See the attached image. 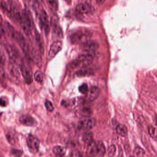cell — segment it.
I'll return each mask as SVG.
<instances>
[{
	"label": "cell",
	"mask_w": 157,
	"mask_h": 157,
	"mask_svg": "<svg viewBox=\"0 0 157 157\" xmlns=\"http://www.w3.org/2000/svg\"><path fill=\"white\" fill-rule=\"evenodd\" d=\"M91 36L92 33L90 31L85 28H80L71 32L69 38L71 44L81 45L90 40Z\"/></svg>",
	"instance_id": "1"
},
{
	"label": "cell",
	"mask_w": 157,
	"mask_h": 157,
	"mask_svg": "<svg viewBox=\"0 0 157 157\" xmlns=\"http://www.w3.org/2000/svg\"><path fill=\"white\" fill-rule=\"evenodd\" d=\"M106 152L105 146L101 141L93 140L87 146L86 154L90 157H103Z\"/></svg>",
	"instance_id": "2"
},
{
	"label": "cell",
	"mask_w": 157,
	"mask_h": 157,
	"mask_svg": "<svg viewBox=\"0 0 157 157\" xmlns=\"http://www.w3.org/2000/svg\"><path fill=\"white\" fill-rule=\"evenodd\" d=\"M33 19L31 13L26 9L22 10L19 23L21 26L24 32L27 36L31 33Z\"/></svg>",
	"instance_id": "3"
},
{
	"label": "cell",
	"mask_w": 157,
	"mask_h": 157,
	"mask_svg": "<svg viewBox=\"0 0 157 157\" xmlns=\"http://www.w3.org/2000/svg\"><path fill=\"white\" fill-rule=\"evenodd\" d=\"M39 10V9L36 11L37 13L36 16L38 19V23L41 29H44L45 34L47 36L50 31V24L49 22V16L44 9H40V12H38Z\"/></svg>",
	"instance_id": "4"
},
{
	"label": "cell",
	"mask_w": 157,
	"mask_h": 157,
	"mask_svg": "<svg viewBox=\"0 0 157 157\" xmlns=\"http://www.w3.org/2000/svg\"><path fill=\"white\" fill-rule=\"evenodd\" d=\"M93 60V57L91 54H83L80 55L78 58L73 61L71 63L70 66L72 68L81 66L82 67H87L91 64Z\"/></svg>",
	"instance_id": "5"
},
{
	"label": "cell",
	"mask_w": 157,
	"mask_h": 157,
	"mask_svg": "<svg viewBox=\"0 0 157 157\" xmlns=\"http://www.w3.org/2000/svg\"><path fill=\"white\" fill-rule=\"evenodd\" d=\"M96 120L95 118L90 117H86L79 121L78 128V130L81 131H89L93 128L96 126Z\"/></svg>",
	"instance_id": "6"
},
{
	"label": "cell",
	"mask_w": 157,
	"mask_h": 157,
	"mask_svg": "<svg viewBox=\"0 0 157 157\" xmlns=\"http://www.w3.org/2000/svg\"><path fill=\"white\" fill-rule=\"evenodd\" d=\"M26 143L29 151L32 154H36L39 151L40 141L35 136L29 135L26 139Z\"/></svg>",
	"instance_id": "7"
},
{
	"label": "cell",
	"mask_w": 157,
	"mask_h": 157,
	"mask_svg": "<svg viewBox=\"0 0 157 157\" xmlns=\"http://www.w3.org/2000/svg\"><path fill=\"white\" fill-rule=\"evenodd\" d=\"M100 89L99 88L93 86L88 90V92L85 95L84 100L87 103H90L95 101L100 95Z\"/></svg>",
	"instance_id": "8"
},
{
	"label": "cell",
	"mask_w": 157,
	"mask_h": 157,
	"mask_svg": "<svg viewBox=\"0 0 157 157\" xmlns=\"http://www.w3.org/2000/svg\"><path fill=\"white\" fill-rule=\"evenodd\" d=\"M4 48L10 59L12 61L15 63L19 61V54L16 48L9 44H5Z\"/></svg>",
	"instance_id": "9"
},
{
	"label": "cell",
	"mask_w": 157,
	"mask_h": 157,
	"mask_svg": "<svg viewBox=\"0 0 157 157\" xmlns=\"http://www.w3.org/2000/svg\"><path fill=\"white\" fill-rule=\"evenodd\" d=\"M63 44L61 41H56L51 44L49 50V58L50 59H53L61 51L62 48Z\"/></svg>",
	"instance_id": "10"
},
{
	"label": "cell",
	"mask_w": 157,
	"mask_h": 157,
	"mask_svg": "<svg viewBox=\"0 0 157 157\" xmlns=\"http://www.w3.org/2000/svg\"><path fill=\"white\" fill-rule=\"evenodd\" d=\"M99 44L93 40H89L82 44L81 48L83 51L87 52H92L96 51L99 48Z\"/></svg>",
	"instance_id": "11"
},
{
	"label": "cell",
	"mask_w": 157,
	"mask_h": 157,
	"mask_svg": "<svg viewBox=\"0 0 157 157\" xmlns=\"http://www.w3.org/2000/svg\"><path fill=\"white\" fill-rule=\"evenodd\" d=\"M76 11L77 13L81 14H88L93 11V8L89 3H80L76 6Z\"/></svg>",
	"instance_id": "12"
},
{
	"label": "cell",
	"mask_w": 157,
	"mask_h": 157,
	"mask_svg": "<svg viewBox=\"0 0 157 157\" xmlns=\"http://www.w3.org/2000/svg\"><path fill=\"white\" fill-rule=\"evenodd\" d=\"M19 121L22 125L26 126H34L36 124L35 119L30 115H23L19 118Z\"/></svg>",
	"instance_id": "13"
},
{
	"label": "cell",
	"mask_w": 157,
	"mask_h": 157,
	"mask_svg": "<svg viewBox=\"0 0 157 157\" xmlns=\"http://www.w3.org/2000/svg\"><path fill=\"white\" fill-rule=\"evenodd\" d=\"M20 70L25 82L27 84H30L32 82V78L29 70L25 65L21 64L20 65Z\"/></svg>",
	"instance_id": "14"
},
{
	"label": "cell",
	"mask_w": 157,
	"mask_h": 157,
	"mask_svg": "<svg viewBox=\"0 0 157 157\" xmlns=\"http://www.w3.org/2000/svg\"><path fill=\"white\" fill-rule=\"evenodd\" d=\"M93 71L92 69L87 67H83L79 70L76 72L75 74L79 77L89 76L93 74Z\"/></svg>",
	"instance_id": "15"
},
{
	"label": "cell",
	"mask_w": 157,
	"mask_h": 157,
	"mask_svg": "<svg viewBox=\"0 0 157 157\" xmlns=\"http://www.w3.org/2000/svg\"><path fill=\"white\" fill-rule=\"evenodd\" d=\"M4 27L6 32L8 34V36L10 38L14 39V36L15 35V33L16 31L14 30L13 26L8 22H5L4 24Z\"/></svg>",
	"instance_id": "16"
},
{
	"label": "cell",
	"mask_w": 157,
	"mask_h": 157,
	"mask_svg": "<svg viewBox=\"0 0 157 157\" xmlns=\"http://www.w3.org/2000/svg\"><path fill=\"white\" fill-rule=\"evenodd\" d=\"M117 134L122 137H125L127 136L128 128L125 125L123 124L118 125L116 128Z\"/></svg>",
	"instance_id": "17"
},
{
	"label": "cell",
	"mask_w": 157,
	"mask_h": 157,
	"mask_svg": "<svg viewBox=\"0 0 157 157\" xmlns=\"http://www.w3.org/2000/svg\"><path fill=\"white\" fill-rule=\"evenodd\" d=\"M53 152L56 156L61 157L64 156L66 154V149L64 147L61 146H57L54 148Z\"/></svg>",
	"instance_id": "18"
},
{
	"label": "cell",
	"mask_w": 157,
	"mask_h": 157,
	"mask_svg": "<svg viewBox=\"0 0 157 157\" xmlns=\"http://www.w3.org/2000/svg\"><path fill=\"white\" fill-rule=\"evenodd\" d=\"M47 4L51 11L56 12L58 9V0H46Z\"/></svg>",
	"instance_id": "19"
},
{
	"label": "cell",
	"mask_w": 157,
	"mask_h": 157,
	"mask_svg": "<svg viewBox=\"0 0 157 157\" xmlns=\"http://www.w3.org/2000/svg\"><path fill=\"white\" fill-rule=\"evenodd\" d=\"M93 135L90 132H86L82 136V141L87 145L91 142L93 140Z\"/></svg>",
	"instance_id": "20"
},
{
	"label": "cell",
	"mask_w": 157,
	"mask_h": 157,
	"mask_svg": "<svg viewBox=\"0 0 157 157\" xmlns=\"http://www.w3.org/2000/svg\"><path fill=\"white\" fill-rule=\"evenodd\" d=\"M9 72L11 76L18 79L19 77V72L18 69L14 65H10L9 66Z\"/></svg>",
	"instance_id": "21"
},
{
	"label": "cell",
	"mask_w": 157,
	"mask_h": 157,
	"mask_svg": "<svg viewBox=\"0 0 157 157\" xmlns=\"http://www.w3.org/2000/svg\"><path fill=\"white\" fill-rule=\"evenodd\" d=\"M148 132L149 135L152 138L154 139H157V128L152 125L148 127Z\"/></svg>",
	"instance_id": "22"
},
{
	"label": "cell",
	"mask_w": 157,
	"mask_h": 157,
	"mask_svg": "<svg viewBox=\"0 0 157 157\" xmlns=\"http://www.w3.org/2000/svg\"><path fill=\"white\" fill-rule=\"evenodd\" d=\"M36 44L38 48L39 49L40 51L43 52L44 51L43 41L41 40V36L37 32H36Z\"/></svg>",
	"instance_id": "23"
},
{
	"label": "cell",
	"mask_w": 157,
	"mask_h": 157,
	"mask_svg": "<svg viewBox=\"0 0 157 157\" xmlns=\"http://www.w3.org/2000/svg\"><path fill=\"white\" fill-rule=\"evenodd\" d=\"M33 9L36 11L39 9V4L37 0H24Z\"/></svg>",
	"instance_id": "24"
},
{
	"label": "cell",
	"mask_w": 157,
	"mask_h": 157,
	"mask_svg": "<svg viewBox=\"0 0 157 157\" xmlns=\"http://www.w3.org/2000/svg\"><path fill=\"white\" fill-rule=\"evenodd\" d=\"M53 31L54 34L57 36L58 37H61L63 36V31L62 29L58 24L55 23V22L54 23L53 25Z\"/></svg>",
	"instance_id": "25"
},
{
	"label": "cell",
	"mask_w": 157,
	"mask_h": 157,
	"mask_svg": "<svg viewBox=\"0 0 157 157\" xmlns=\"http://www.w3.org/2000/svg\"><path fill=\"white\" fill-rule=\"evenodd\" d=\"M34 77L36 81L38 83H41L44 81V76L43 72L40 71H37L34 74Z\"/></svg>",
	"instance_id": "26"
},
{
	"label": "cell",
	"mask_w": 157,
	"mask_h": 157,
	"mask_svg": "<svg viewBox=\"0 0 157 157\" xmlns=\"http://www.w3.org/2000/svg\"><path fill=\"white\" fill-rule=\"evenodd\" d=\"M134 154L137 156H143L145 154V152L142 148L136 146L134 150Z\"/></svg>",
	"instance_id": "27"
},
{
	"label": "cell",
	"mask_w": 157,
	"mask_h": 157,
	"mask_svg": "<svg viewBox=\"0 0 157 157\" xmlns=\"http://www.w3.org/2000/svg\"><path fill=\"white\" fill-rule=\"evenodd\" d=\"M78 89L80 92L84 95H86L89 90L88 85L86 83H83V84L80 85Z\"/></svg>",
	"instance_id": "28"
},
{
	"label": "cell",
	"mask_w": 157,
	"mask_h": 157,
	"mask_svg": "<svg viewBox=\"0 0 157 157\" xmlns=\"http://www.w3.org/2000/svg\"><path fill=\"white\" fill-rule=\"evenodd\" d=\"M45 106L46 107V109L49 112H52L54 109L53 104L49 100H46L45 102Z\"/></svg>",
	"instance_id": "29"
},
{
	"label": "cell",
	"mask_w": 157,
	"mask_h": 157,
	"mask_svg": "<svg viewBox=\"0 0 157 157\" xmlns=\"http://www.w3.org/2000/svg\"><path fill=\"white\" fill-rule=\"evenodd\" d=\"M116 148L115 146L114 145H111L109 147L108 150V155L111 157L113 156L116 153Z\"/></svg>",
	"instance_id": "30"
},
{
	"label": "cell",
	"mask_w": 157,
	"mask_h": 157,
	"mask_svg": "<svg viewBox=\"0 0 157 157\" xmlns=\"http://www.w3.org/2000/svg\"><path fill=\"white\" fill-rule=\"evenodd\" d=\"M23 152L21 150L18 149H13L11 152V154L16 157H20L22 155Z\"/></svg>",
	"instance_id": "31"
},
{
	"label": "cell",
	"mask_w": 157,
	"mask_h": 157,
	"mask_svg": "<svg viewBox=\"0 0 157 157\" xmlns=\"http://www.w3.org/2000/svg\"><path fill=\"white\" fill-rule=\"evenodd\" d=\"M6 138H7V140H8V141H9L10 143L12 145L14 144L15 141H14V139L12 137V136L9 135H6Z\"/></svg>",
	"instance_id": "32"
},
{
	"label": "cell",
	"mask_w": 157,
	"mask_h": 157,
	"mask_svg": "<svg viewBox=\"0 0 157 157\" xmlns=\"http://www.w3.org/2000/svg\"><path fill=\"white\" fill-rule=\"evenodd\" d=\"M70 156H73V157H75V156L78 157V156H81L82 155H81V154L78 151V152L77 151H74V152H72L71 153Z\"/></svg>",
	"instance_id": "33"
},
{
	"label": "cell",
	"mask_w": 157,
	"mask_h": 157,
	"mask_svg": "<svg viewBox=\"0 0 157 157\" xmlns=\"http://www.w3.org/2000/svg\"><path fill=\"white\" fill-rule=\"evenodd\" d=\"M0 104H1V106L2 107H5V106H6V102L4 100H3L2 98L1 99V102H0Z\"/></svg>",
	"instance_id": "34"
},
{
	"label": "cell",
	"mask_w": 157,
	"mask_h": 157,
	"mask_svg": "<svg viewBox=\"0 0 157 157\" xmlns=\"http://www.w3.org/2000/svg\"><path fill=\"white\" fill-rule=\"evenodd\" d=\"M106 0H96V2L98 5H101L105 2Z\"/></svg>",
	"instance_id": "35"
},
{
	"label": "cell",
	"mask_w": 157,
	"mask_h": 157,
	"mask_svg": "<svg viewBox=\"0 0 157 157\" xmlns=\"http://www.w3.org/2000/svg\"><path fill=\"white\" fill-rule=\"evenodd\" d=\"M65 1H66L67 4H68L69 5L71 4V0H64Z\"/></svg>",
	"instance_id": "36"
},
{
	"label": "cell",
	"mask_w": 157,
	"mask_h": 157,
	"mask_svg": "<svg viewBox=\"0 0 157 157\" xmlns=\"http://www.w3.org/2000/svg\"><path fill=\"white\" fill-rule=\"evenodd\" d=\"M156 124H157V118H156Z\"/></svg>",
	"instance_id": "37"
}]
</instances>
